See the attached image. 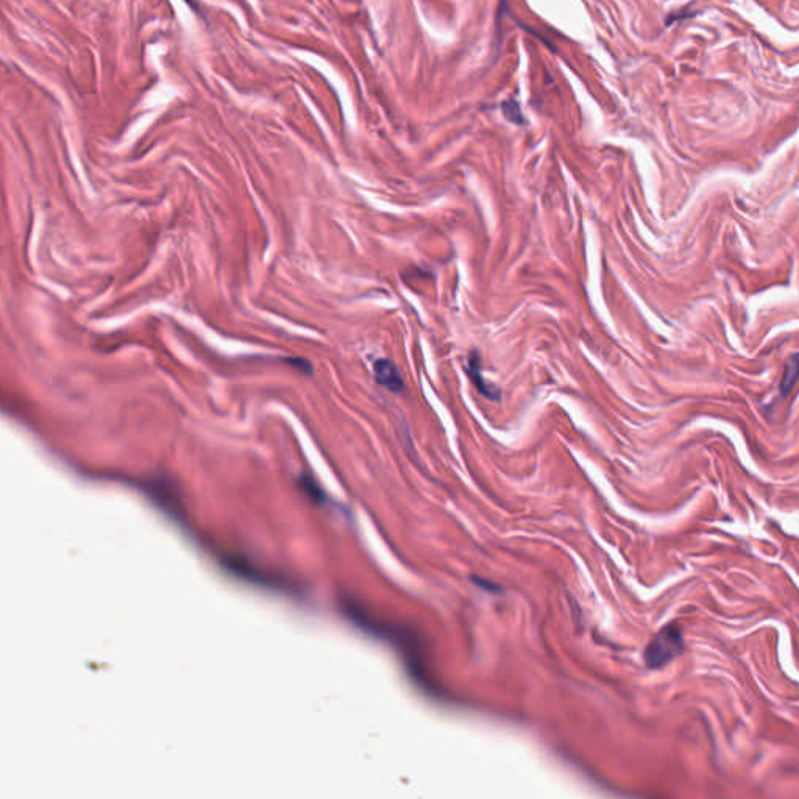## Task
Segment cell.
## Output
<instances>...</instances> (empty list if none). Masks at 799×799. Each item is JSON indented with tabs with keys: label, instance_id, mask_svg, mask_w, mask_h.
Returning a JSON list of instances; mask_svg holds the SVG:
<instances>
[{
	"label": "cell",
	"instance_id": "obj_1",
	"mask_svg": "<svg viewBox=\"0 0 799 799\" xmlns=\"http://www.w3.org/2000/svg\"><path fill=\"white\" fill-rule=\"evenodd\" d=\"M684 649V639L676 625H668L656 634L645 649V662L649 668H661L671 662Z\"/></svg>",
	"mask_w": 799,
	"mask_h": 799
},
{
	"label": "cell",
	"instance_id": "obj_2",
	"mask_svg": "<svg viewBox=\"0 0 799 799\" xmlns=\"http://www.w3.org/2000/svg\"><path fill=\"white\" fill-rule=\"evenodd\" d=\"M373 373H375V380L386 389H389L392 392L404 390L403 376H402V373L398 372L397 366L392 361H389V359L375 361Z\"/></svg>",
	"mask_w": 799,
	"mask_h": 799
},
{
	"label": "cell",
	"instance_id": "obj_3",
	"mask_svg": "<svg viewBox=\"0 0 799 799\" xmlns=\"http://www.w3.org/2000/svg\"><path fill=\"white\" fill-rule=\"evenodd\" d=\"M467 375L470 376L471 383L475 384V388L483 394L484 397L491 398V400H500L501 397V392L498 388L491 386V384H487L483 372H481V356L476 350H473L469 356V366H467Z\"/></svg>",
	"mask_w": 799,
	"mask_h": 799
},
{
	"label": "cell",
	"instance_id": "obj_4",
	"mask_svg": "<svg viewBox=\"0 0 799 799\" xmlns=\"http://www.w3.org/2000/svg\"><path fill=\"white\" fill-rule=\"evenodd\" d=\"M798 381H799V354H793V356H790L787 359L786 373H783V378L781 383V394L787 395Z\"/></svg>",
	"mask_w": 799,
	"mask_h": 799
},
{
	"label": "cell",
	"instance_id": "obj_5",
	"mask_svg": "<svg viewBox=\"0 0 799 799\" xmlns=\"http://www.w3.org/2000/svg\"><path fill=\"white\" fill-rule=\"evenodd\" d=\"M503 109H505V116L507 117L509 121H512V122H515V124L523 122L522 113H520V107L517 105L515 102H506L505 105H503Z\"/></svg>",
	"mask_w": 799,
	"mask_h": 799
},
{
	"label": "cell",
	"instance_id": "obj_6",
	"mask_svg": "<svg viewBox=\"0 0 799 799\" xmlns=\"http://www.w3.org/2000/svg\"><path fill=\"white\" fill-rule=\"evenodd\" d=\"M183 2H186V4L191 6V10L194 11V13L202 14V10H200V6H198V4L196 2V0H183Z\"/></svg>",
	"mask_w": 799,
	"mask_h": 799
},
{
	"label": "cell",
	"instance_id": "obj_7",
	"mask_svg": "<svg viewBox=\"0 0 799 799\" xmlns=\"http://www.w3.org/2000/svg\"><path fill=\"white\" fill-rule=\"evenodd\" d=\"M476 582H478V586H486V582H484L483 579H476ZM486 589H487V590H491V591H495V590H497V589H495L493 584H489V587H486Z\"/></svg>",
	"mask_w": 799,
	"mask_h": 799
}]
</instances>
